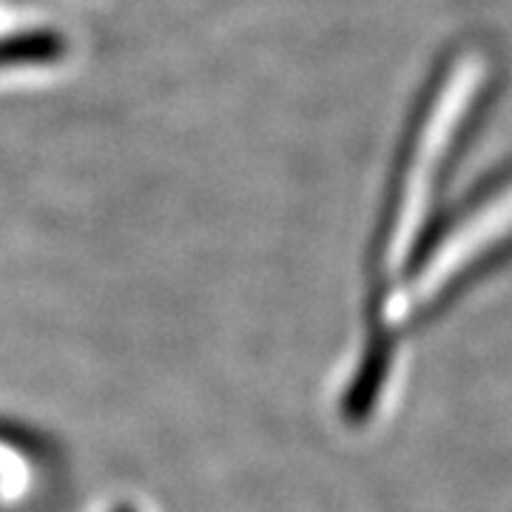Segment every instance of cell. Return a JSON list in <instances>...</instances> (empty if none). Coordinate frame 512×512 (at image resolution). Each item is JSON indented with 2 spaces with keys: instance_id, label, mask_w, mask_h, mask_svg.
I'll return each instance as SVG.
<instances>
[{
  "instance_id": "2",
  "label": "cell",
  "mask_w": 512,
  "mask_h": 512,
  "mask_svg": "<svg viewBox=\"0 0 512 512\" xmlns=\"http://www.w3.org/2000/svg\"><path fill=\"white\" fill-rule=\"evenodd\" d=\"M60 52V40L52 35H18L0 40V66L15 63H40Z\"/></svg>"
},
{
  "instance_id": "1",
  "label": "cell",
  "mask_w": 512,
  "mask_h": 512,
  "mask_svg": "<svg viewBox=\"0 0 512 512\" xmlns=\"http://www.w3.org/2000/svg\"><path fill=\"white\" fill-rule=\"evenodd\" d=\"M512 234V197H495L490 205H484L473 220L464 222L456 234L447 242V251H439L433 259L436 265L427 268L424 288L416 291L413 302L433 299L447 288H453L458 276L464 271H473L478 259L484 254H495L501 245H507Z\"/></svg>"
}]
</instances>
